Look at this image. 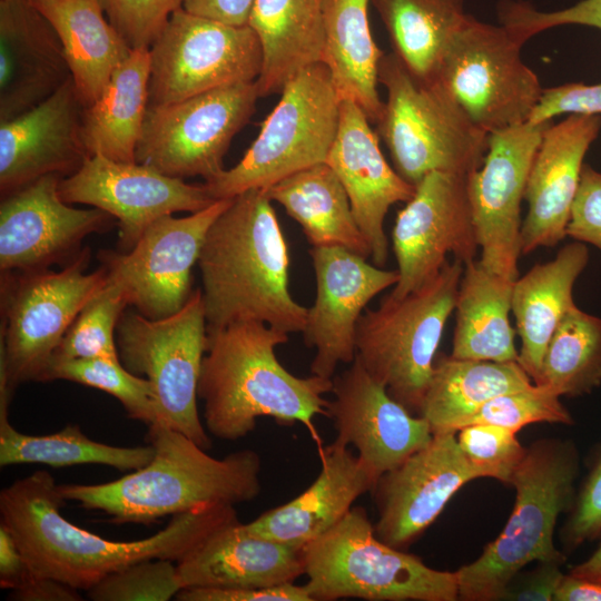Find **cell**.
<instances>
[{"instance_id":"obj_1","label":"cell","mask_w":601,"mask_h":601,"mask_svg":"<svg viewBox=\"0 0 601 601\" xmlns=\"http://www.w3.org/2000/svg\"><path fill=\"white\" fill-rule=\"evenodd\" d=\"M59 485L36 471L0 492V515L29 568L78 590H89L108 574L150 559L176 563L217 530L239 521L234 505L216 504L173 515L165 529L142 540H107L66 520Z\"/></svg>"},{"instance_id":"obj_2","label":"cell","mask_w":601,"mask_h":601,"mask_svg":"<svg viewBox=\"0 0 601 601\" xmlns=\"http://www.w3.org/2000/svg\"><path fill=\"white\" fill-rule=\"evenodd\" d=\"M288 333L263 322L244 321L207 331L197 394L204 402L205 427L213 436L236 441L255 430L257 420L300 423L322 444L314 424L327 416L333 380L298 377L276 356Z\"/></svg>"},{"instance_id":"obj_3","label":"cell","mask_w":601,"mask_h":601,"mask_svg":"<svg viewBox=\"0 0 601 601\" xmlns=\"http://www.w3.org/2000/svg\"><path fill=\"white\" fill-rule=\"evenodd\" d=\"M197 265L207 331L244 321L304 331L307 307L290 294L288 246L263 190L230 199L208 229Z\"/></svg>"},{"instance_id":"obj_4","label":"cell","mask_w":601,"mask_h":601,"mask_svg":"<svg viewBox=\"0 0 601 601\" xmlns=\"http://www.w3.org/2000/svg\"><path fill=\"white\" fill-rule=\"evenodd\" d=\"M154 457L145 466L101 484H62L65 501L96 510L117 524H150L206 505H235L260 492V456L240 450L216 459L185 434L164 424L148 426Z\"/></svg>"},{"instance_id":"obj_5","label":"cell","mask_w":601,"mask_h":601,"mask_svg":"<svg viewBox=\"0 0 601 601\" xmlns=\"http://www.w3.org/2000/svg\"><path fill=\"white\" fill-rule=\"evenodd\" d=\"M579 467V453L570 441L544 439L526 447L510 483L515 503L505 526L475 561L456 570L459 599L499 600L528 564L564 563L553 536L558 518L574 502Z\"/></svg>"},{"instance_id":"obj_6","label":"cell","mask_w":601,"mask_h":601,"mask_svg":"<svg viewBox=\"0 0 601 601\" xmlns=\"http://www.w3.org/2000/svg\"><path fill=\"white\" fill-rule=\"evenodd\" d=\"M377 78L386 101L376 134L406 181L415 186L432 171L469 176L481 167L489 134L439 79L417 77L393 51L381 58Z\"/></svg>"},{"instance_id":"obj_7","label":"cell","mask_w":601,"mask_h":601,"mask_svg":"<svg viewBox=\"0 0 601 601\" xmlns=\"http://www.w3.org/2000/svg\"><path fill=\"white\" fill-rule=\"evenodd\" d=\"M305 587L313 601H455L456 571L426 565L375 533L363 506H353L329 531L303 548Z\"/></svg>"},{"instance_id":"obj_8","label":"cell","mask_w":601,"mask_h":601,"mask_svg":"<svg viewBox=\"0 0 601 601\" xmlns=\"http://www.w3.org/2000/svg\"><path fill=\"white\" fill-rule=\"evenodd\" d=\"M463 270L459 259L447 260L418 288L401 298L387 294L358 319L355 357L413 414L420 415Z\"/></svg>"},{"instance_id":"obj_9","label":"cell","mask_w":601,"mask_h":601,"mask_svg":"<svg viewBox=\"0 0 601 601\" xmlns=\"http://www.w3.org/2000/svg\"><path fill=\"white\" fill-rule=\"evenodd\" d=\"M90 249L60 270L1 273L0 383L12 395L45 382L52 355L81 309L106 286L104 265L87 273Z\"/></svg>"},{"instance_id":"obj_10","label":"cell","mask_w":601,"mask_h":601,"mask_svg":"<svg viewBox=\"0 0 601 601\" xmlns=\"http://www.w3.org/2000/svg\"><path fill=\"white\" fill-rule=\"evenodd\" d=\"M257 138L231 168L204 183L213 199L266 190L280 179L325 162L336 137L341 98L324 62L294 75Z\"/></svg>"},{"instance_id":"obj_11","label":"cell","mask_w":601,"mask_h":601,"mask_svg":"<svg viewBox=\"0 0 601 601\" xmlns=\"http://www.w3.org/2000/svg\"><path fill=\"white\" fill-rule=\"evenodd\" d=\"M121 364L152 386L159 423L188 436L204 450L211 446L197 407V388L207 346L203 293L196 289L175 314L151 319L125 311L117 324Z\"/></svg>"},{"instance_id":"obj_12","label":"cell","mask_w":601,"mask_h":601,"mask_svg":"<svg viewBox=\"0 0 601 601\" xmlns=\"http://www.w3.org/2000/svg\"><path fill=\"white\" fill-rule=\"evenodd\" d=\"M522 46L506 26L467 13L443 55L436 79L486 134L529 121L540 101L543 88Z\"/></svg>"},{"instance_id":"obj_13","label":"cell","mask_w":601,"mask_h":601,"mask_svg":"<svg viewBox=\"0 0 601 601\" xmlns=\"http://www.w3.org/2000/svg\"><path fill=\"white\" fill-rule=\"evenodd\" d=\"M259 98L256 81L224 86L187 99L148 106L136 161L175 178L209 180L225 168L234 136Z\"/></svg>"},{"instance_id":"obj_14","label":"cell","mask_w":601,"mask_h":601,"mask_svg":"<svg viewBox=\"0 0 601 601\" xmlns=\"http://www.w3.org/2000/svg\"><path fill=\"white\" fill-rule=\"evenodd\" d=\"M149 105L159 106L239 82L256 81L263 48L247 26L175 10L149 47Z\"/></svg>"},{"instance_id":"obj_15","label":"cell","mask_w":601,"mask_h":601,"mask_svg":"<svg viewBox=\"0 0 601 601\" xmlns=\"http://www.w3.org/2000/svg\"><path fill=\"white\" fill-rule=\"evenodd\" d=\"M230 199L216 200L186 217H160L130 250L100 253L109 279L121 287L129 306L147 318L158 319L175 314L187 303L193 293L191 269L208 229Z\"/></svg>"},{"instance_id":"obj_16","label":"cell","mask_w":601,"mask_h":601,"mask_svg":"<svg viewBox=\"0 0 601 601\" xmlns=\"http://www.w3.org/2000/svg\"><path fill=\"white\" fill-rule=\"evenodd\" d=\"M392 248L398 282L388 294L401 298L433 278L449 260L463 264L480 250L467 189V176L426 174L395 218Z\"/></svg>"},{"instance_id":"obj_17","label":"cell","mask_w":601,"mask_h":601,"mask_svg":"<svg viewBox=\"0 0 601 601\" xmlns=\"http://www.w3.org/2000/svg\"><path fill=\"white\" fill-rule=\"evenodd\" d=\"M553 120L513 126L489 134L480 168L467 189L480 247V262L511 280L519 277L521 203L544 130Z\"/></svg>"},{"instance_id":"obj_18","label":"cell","mask_w":601,"mask_h":601,"mask_svg":"<svg viewBox=\"0 0 601 601\" xmlns=\"http://www.w3.org/2000/svg\"><path fill=\"white\" fill-rule=\"evenodd\" d=\"M59 195L70 205H89L116 218L122 253L130 250L158 218L196 213L216 201L204 184L190 185L137 161L99 155L89 156L76 173L62 178Z\"/></svg>"},{"instance_id":"obj_19","label":"cell","mask_w":601,"mask_h":601,"mask_svg":"<svg viewBox=\"0 0 601 601\" xmlns=\"http://www.w3.org/2000/svg\"><path fill=\"white\" fill-rule=\"evenodd\" d=\"M316 293L307 308L303 333L315 349L311 373L332 380L341 363L356 356V326L367 304L398 282L397 270L384 269L339 246L312 247Z\"/></svg>"},{"instance_id":"obj_20","label":"cell","mask_w":601,"mask_h":601,"mask_svg":"<svg viewBox=\"0 0 601 601\" xmlns=\"http://www.w3.org/2000/svg\"><path fill=\"white\" fill-rule=\"evenodd\" d=\"M60 175H47L2 196L0 204V269L32 272L68 264L82 239L110 227L112 216L70 206L59 195Z\"/></svg>"},{"instance_id":"obj_21","label":"cell","mask_w":601,"mask_h":601,"mask_svg":"<svg viewBox=\"0 0 601 601\" xmlns=\"http://www.w3.org/2000/svg\"><path fill=\"white\" fill-rule=\"evenodd\" d=\"M485 477L461 451L455 431L434 433L427 445L383 474L373 490L375 533L386 544L407 549L467 482Z\"/></svg>"},{"instance_id":"obj_22","label":"cell","mask_w":601,"mask_h":601,"mask_svg":"<svg viewBox=\"0 0 601 601\" xmlns=\"http://www.w3.org/2000/svg\"><path fill=\"white\" fill-rule=\"evenodd\" d=\"M332 380L327 417L335 441L353 445L376 482L432 440L428 422L394 400L356 357Z\"/></svg>"},{"instance_id":"obj_23","label":"cell","mask_w":601,"mask_h":601,"mask_svg":"<svg viewBox=\"0 0 601 601\" xmlns=\"http://www.w3.org/2000/svg\"><path fill=\"white\" fill-rule=\"evenodd\" d=\"M83 104L72 77L30 110L0 122V190L13 193L47 176H70L89 157Z\"/></svg>"},{"instance_id":"obj_24","label":"cell","mask_w":601,"mask_h":601,"mask_svg":"<svg viewBox=\"0 0 601 601\" xmlns=\"http://www.w3.org/2000/svg\"><path fill=\"white\" fill-rule=\"evenodd\" d=\"M363 109L342 99L339 121L326 161L341 179L355 220L364 235L373 264L383 267L388 258L384 220L391 206L407 203L415 186L386 161L376 131Z\"/></svg>"},{"instance_id":"obj_25","label":"cell","mask_w":601,"mask_h":601,"mask_svg":"<svg viewBox=\"0 0 601 601\" xmlns=\"http://www.w3.org/2000/svg\"><path fill=\"white\" fill-rule=\"evenodd\" d=\"M601 129L600 115H569L543 132L533 158L524 199L521 255L555 247L565 237L584 157Z\"/></svg>"},{"instance_id":"obj_26","label":"cell","mask_w":601,"mask_h":601,"mask_svg":"<svg viewBox=\"0 0 601 601\" xmlns=\"http://www.w3.org/2000/svg\"><path fill=\"white\" fill-rule=\"evenodd\" d=\"M70 78L50 22L30 0H0V122L39 105Z\"/></svg>"},{"instance_id":"obj_27","label":"cell","mask_w":601,"mask_h":601,"mask_svg":"<svg viewBox=\"0 0 601 601\" xmlns=\"http://www.w3.org/2000/svg\"><path fill=\"white\" fill-rule=\"evenodd\" d=\"M321 471L298 496L260 514L245 530L303 549L335 526L376 481L357 455L337 441L318 445Z\"/></svg>"},{"instance_id":"obj_28","label":"cell","mask_w":601,"mask_h":601,"mask_svg":"<svg viewBox=\"0 0 601 601\" xmlns=\"http://www.w3.org/2000/svg\"><path fill=\"white\" fill-rule=\"evenodd\" d=\"M184 588H267L305 574L303 549L248 533L230 523L177 563Z\"/></svg>"},{"instance_id":"obj_29","label":"cell","mask_w":601,"mask_h":601,"mask_svg":"<svg viewBox=\"0 0 601 601\" xmlns=\"http://www.w3.org/2000/svg\"><path fill=\"white\" fill-rule=\"evenodd\" d=\"M589 258L587 244L573 242L563 246L553 259L535 264L513 283L512 313L521 341L519 363L533 383L554 331L577 306L573 287Z\"/></svg>"},{"instance_id":"obj_30","label":"cell","mask_w":601,"mask_h":601,"mask_svg":"<svg viewBox=\"0 0 601 601\" xmlns=\"http://www.w3.org/2000/svg\"><path fill=\"white\" fill-rule=\"evenodd\" d=\"M57 32L83 106L92 104L132 51L97 0H30Z\"/></svg>"},{"instance_id":"obj_31","label":"cell","mask_w":601,"mask_h":601,"mask_svg":"<svg viewBox=\"0 0 601 601\" xmlns=\"http://www.w3.org/2000/svg\"><path fill=\"white\" fill-rule=\"evenodd\" d=\"M325 0H255L248 24L263 48L259 97L280 92L303 68L322 62Z\"/></svg>"},{"instance_id":"obj_32","label":"cell","mask_w":601,"mask_h":601,"mask_svg":"<svg viewBox=\"0 0 601 601\" xmlns=\"http://www.w3.org/2000/svg\"><path fill=\"white\" fill-rule=\"evenodd\" d=\"M514 280L472 260L464 264L456 302L451 356L519 362L510 321Z\"/></svg>"},{"instance_id":"obj_33","label":"cell","mask_w":601,"mask_h":601,"mask_svg":"<svg viewBox=\"0 0 601 601\" xmlns=\"http://www.w3.org/2000/svg\"><path fill=\"white\" fill-rule=\"evenodd\" d=\"M263 191L302 227L312 247L339 246L371 257L347 193L327 162L298 170Z\"/></svg>"},{"instance_id":"obj_34","label":"cell","mask_w":601,"mask_h":601,"mask_svg":"<svg viewBox=\"0 0 601 601\" xmlns=\"http://www.w3.org/2000/svg\"><path fill=\"white\" fill-rule=\"evenodd\" d=\"M149 48L136 49L116 68L100 96L82 111L89 156L135 162L149 105Z\"/></svg>"},{"instance_id":"obj_35","label":"cell","mask_w":601,"mask_h":601,"mask_svg":"<svg viewBox=\"0 0 601 601\" xmlns=\"http://www.w3.org/2000/svg\"><path fill=\"white\" fill-rule=\"evenodd\" d=\"M371 0H325L323 60L342 99L356 102L377 122L381 100L378 66L384 52L375 43L368 21Z\"/></svg>"},{"instance_id":"obj_36","label":"cell","mask_w":601,"mask_h":601,"mask_svg":"<svg viewBox=\"0 0 601 601\" xmlns=\"http://www.w3.org/2000/svg\"><path fill=\"white\" fill-rule=\"evenodd\" d=\"M534 383L519 362L455 358L435 359L420 416L433 434L457 431L487 401Z\"/></svg>"},{"instance_id":"obj_37","label":"cell","mask_w":601,"mask_h":601,"mask_svg":"<svg viewBox=\"0 0 601 601\" xmlns=\"http://www.w3.org/2000/svg\"><path fill=\"white\" fill-rule=\"evenodd\" d=\"M393 52L417 77L436 79L446 47L466 12L464 0H371Z\"/></svg>"},{"instance_id":"obj_38","label":"cell","mask_w":601,"mask_h":601,"mask_svg":"<svg viewBox=\"0 0 601 601\" xmlns=\"http://www.w3.org/2000/svg\"><path fill=\"white\" fill-rule=\"evenodd\" d=\"M11 398L0 394V465L39 463L53 467L80 464L108 465L120 471H134L148 464L154 447L115 446L90 440L78 425H67L47 435H28L9 422Z\"/></svg>"},{"instance_id":"obj_39","label":"cell","mask_w":601,"mask_h":601,"mask_svg":"<svg viewBox=\"0 0 601 601\" xmlns=\"http://www.w3.org/2000/svg\"><path fill=\"white\" fill-rule=\"evenodd\" d=\"M534 384L559 396H581L601 385V317L569 311L546 346Z\"/></svg>"},{"instance_id":"obj_40","label":"cell","mask_w":601,"mask_h":601,"mask_svg":"<svg viewBox=\"0 0 601 601\" xmlns=\"http://www.w3.org/2000/svg\"><path fill=\"white\" fill-rule=\"evenodd\" d=\"M66 380L90 386L116 397L130 418L147 426L159 423L150 382L130 373L119 358H80L53 363L45 382Z\"/></svg>"},{"instance_id":"obj_41","label":"cell","mask_w":601,"mask_h":601,"mask_svg":"<svg viewBox=\"0 0 601 601\" xmlns=\"http://www.w3.org/2000/svg\"><path fill=\"white\" fill-rule=\"evenodd\" d=\"M127 306L129 304L124 290L108 277L106 286L81 309L68 328L50 365L80 358H119L116 328Z\"/></svg>"},{"instance_id":"obj_42","label":"cell","mask_w":601,"mask_h":601,"mask_svg":"<svg viewBox=\"0 0 601 601\" xmlns=\"http://www.w3.org/2000/svg\"><path fill=\"white\" fill-rule=\"evenodd\" d=\"M181 589L176 562L150 559L108 574L87 590V597L93 601H168Z\"/></svg>"},{"instance_id":"obj_43","label":"cell","mask_w":601,"mask_h":601,"mask_svg":"<svg viewBox=\"0 0 601 601\" xmlns=\"http://www.w3.org/2000/svg\"><path fill=\"white\" fill-rule=\"evenodd\" d=\"M560 397L549 387L533 384L487 401L465 420L461 427L470 424H492L518 432L539 422L571 424L572 416Z\"/></svg>"},{"instance_id":"obj_44","label":"cell","mask_w":601,"mask_h":601,"mask_svg":"<svg viewBox=\"0 0 601 601\" xmlns=\"http://www.w3.org/2000/svg\"><path fill=\"white\" fill-rule=\"evenodd\" d=\"M456 433L461 451L485 477L511 483L526 453V447L516 437V431L492 424H470Z\"/></svg>"},{"instance_id":"obj_45","label":"cell","mask_w":601,"mask_h":601,"mask_svg":"<svg viewBox=\"0 0 601 601\" xmlns=\"http://www.w3.org/2000/svg\"><path fill=\"white\" fill-rule=\"evenodd\" d=\"M131 50L149 48L184 0H97Z\"/></svg>"},{"instance_id":"obj_46","label":"cell","mask_w":601,"mask_h":601,"mask_svg":"<svg viewBox=\"0 0 601 601\" xmlns=\"http://www.w3.org/2000/svg\"><path fill=\"white\" fill-rule=\"evenodd\" d=\"M501 23L525 42L549 28L579 24L601 30V0H582L569 8L542 12L521 1H505L499 6Z\"/></svg>"},{"instance_id":"obj_47","label":"cell","mask_w":601,"mask_h":601,"mask_svg":"<svg viewBox=\"0 0 601 601\" xmlns=\"http://www.w3.org/2000/svg\"><path fill=\"white\" fill-rule=\"evenodd\" d=\"M601 534V451L579 493L574 497L570 516L563 528V542L577 549Z\"/></svg>"},{"instance_id":"obj_48","label":"cell","mask_w":601,"mask_h":601,"mask_svg":"<svg viewBox=\"0 0 601 601\" xmlns=\"http://www.w3.org/2000/svg\"><path fill=\"white\" fill-rule=\"evenodd\" d=\"M565 235L601 252V173L584 164Z\"/></svg>"},{"instance_id":"obj_49","label":"cell","mask_w":601,"mask_h":601,"mask_svg":"<svg viewBox=\"0 0 601 601\" xmlns=\"http://www.w3.org/2000/svg\"><path fill=\"white\" fill-rule=\"evenodd\" d=\"M563 114L600 115L601 82L595 85L570 82L543 89L529 121L540 124Z\"/></svg>"},{"instance_id":"obj_50","label":"cell","mask_w":601,"mask_h":601,"mask_svg":"<svg viewBox=\"0 0 601 601\" xmlns=\"http://www.w3.org/2000/svg\"><path fill=\"white\" fill-rule=\"evenodd\" d=\"M179 601H313L305 584L286 582L267 588H184L177 595Z\"/></svg>"},{"instance_id":"obj_51","label":"cell","mask_w":601,"mask_h":601,"mask_svg":"<svg viewBox=\"0 0 601 601\" xmlns=\"http://www.w3.org/2000/svg\"><path fill=\"white\" fill-rule=\"evenodd\" d=\"M561 564L538 562L525 573L520 571L504 588L499 600L551 601L564 573Z\"/></svg>"},{"instance_id":"obj_52","label":"cell","mask_w":601,"mask_h":601,"mask_svg":"<svg viewBox=\"0 0 601 601\" xmlns=\"http://www.w3.org/2000/svg\"><path fill=\"white\" fill-rule=\"evenodd\" d=\"M255 0H184L186 11L231 26H247Z\"/></svg>"},{"instance_id":"obj_53","label":"cell","mask_w":601,"mask_h":601,"mask_svg":"<svg viewBox=\"0 0 601 601\" xmlns=\"http://www.w3.org/2000/svg\"><path fill=\"white\" fill-rule=\"evenodd\" d=\"M10 600L17 601H80L79 590L35 572L18 589L11 590Z\"/></svg>"},{"instance_id":"obj_54","label":"cell","mask_w":601,"mask_h":601,"mask_svg":"<svg viewBox=\"0 0 601 601\" xmlns=\"http://www.w3.org/2000/svg\"><path fill=\"white\" fill-rule=\"evenodd\" d=\"M10 531L0 523V585L14 590L32 574Z\"/></svg>"},{"instance_id":"obj_55","label":"cell","mask_w":601,"mask_h":601,"mask_svg":"<svg viewBox=\"0 0 601 601\" xmlns=\"http://www.w3.org/2000/svg\"><path fill=\"white\" fill-rule=\"evenodd\" d=\"M554 601H601V582L574 575L564 574L558 585Z\"/></svg>"},{"instance_id":"obj_56","label":"cell","mask_w":601,"mask_h":601,"mask_svg":"<svg viewBox=\"0 0 601 601\" xmlns=\"http://www.w3.org/2000/svg\"><path fill=\"white\" fill-rule=\"evenodd\" d=\"M570 573L601 582V542L583 562L574 565Z\"/></svg>"}]
</instances>
